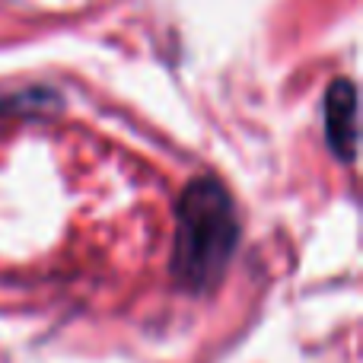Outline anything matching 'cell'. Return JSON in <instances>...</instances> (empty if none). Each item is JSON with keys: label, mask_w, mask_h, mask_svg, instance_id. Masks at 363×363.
<instances>
[{"label": "cell", "mask_w": 363, "mask_h": 363, "mask_svg": "<svg viewBox=\"0 0 363 363\" xmlns=\"http://www.w3.org/2000/svg\"><path fill=\"white\" fill-rule=\"evenodd\" d=\"M239 223L233 198L217 179H194L179 198L172 274L185 290L213 287L236 252Z\"/></svg>", "instance_id": "obj_1"}, {"label": "cell", "mask_w": 363, "mask_h": 363, "mask_svg": "<svg viewBox=\"0 0 363 363\" xmlns=\"http://www.w3.org/2000/svg\"><path fill=\"white\" fill-rule=\"evenodd\" d=\"M325 138L338 160L357 157V89L351 80H335L325 96Z\"/></svg>", "instance_id": "obj_2"}]
</instances>
